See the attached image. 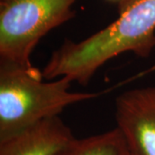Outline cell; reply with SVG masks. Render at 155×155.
I'll return each instance as SVG.
<instances>
[{"instance_id": "3957f363", "label": "cell", "mask_w": 155, "mask_h": 155, "mask_svg": "<svg viewBox=\"0 0 155 155\" xmlns=\"http://www.w3.org/2000/svg\"><path fill=\"white\" fill-rule=\"evenodd\" d=\"M77 0H0V61L35 70L30 57L52 29L72 19Z\"/></svg>"}, {"instance_id": "6da1fadb", "label": "cell", "mask_w": 155, "mask_h": 155, "mask_svg": "<svg viewBox=\"0 0 155 155\" xmlns=\"http://www.w3.org/2000/svg\"><path fill=\"white\" fill-rule=\"evenodd\" d=\"M155 49V0H124L118 17L105 28L80 41L65 40L42 70L53 80L67 77L86 85L106 62L124 53L146 58Z\"/></svg>"}, {"instance_id": "8992f818", "label": "cell", "mask_w": 155, "mask_h": 155, "mask_svg": "<svg viewBox=\"0 0 155 155\" xmlns=\"http://www.w3.org/2000/svg\"><path fill=\"white\" fill-rule=\"evenodd\" d=\"M56 155H132L121 131L116 127L97 135L72 139Z\"/></svg>"}, {"instance_id": "52a82bcc", "label": "cell", "mask_w": 155, "mask_h": 155, "mask_svg": "<svg viewBox=\"0 0 155 155\" xmlns=\"http://www.w3.org/2000/svg\"><path fill=\"white\" fill-rule=\"evenodd\" d=\"M108 2H111V3H116V4H120L121 2L124 1V0H106Z\"/></svg>"}, {"instance_id": "5b68a950", "label": "cell", "mask_w": 155, "mask_h": 155, "mask_svg": "<svg viewBox=\"0 0 155 155\" xmlns=\"http://www.w3.org/2000/svg\"><path fill=\"white\" fill-rule=\"evenodd\" d=\"M73 138L59 116L50 117L0 140V155H56Z\"/></svg>"}, {"instance_id": "277c9868", "label": "cell", "mask_w": 155, "mask_h": 155, "mask_svg": "<svg viewBox=\"0 0 155 155\" xmlns=\"http://www.w3.org/2000/svg\"><path fill=\"white\" fill-rule=\"evenodd\" d=\"M117 126L132 155H155V85L126 91L116 98Z\"/></svg>"}, {"instance_id": "7a4b0ae2", "label": "cell", "mask_w": 155, "mask_h": 155, "mask_svg": "<svg viewBox=\"0 0 155 155\" xmlns=\"http://www.w3.org/2000/svg\"><path fill=\"white\" fill-rule=\"evenodd\" d=\"M38 68L28 70L0 61V140L50 117L67 106L92 99L100 93L72 92L67 77L43 81Z\"/></svg>"}]
</instances>
